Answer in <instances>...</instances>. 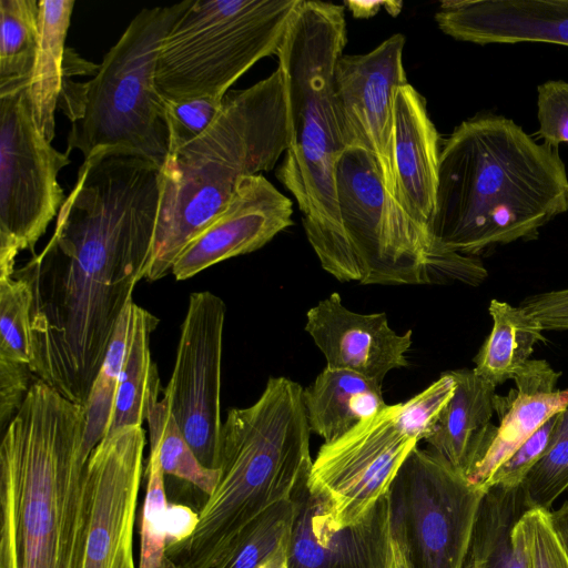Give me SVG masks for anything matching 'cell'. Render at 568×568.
<instances>
[{"instance_id":"cell-1","label":"cell","mask_w":568,"mask_h":568,"mask_svg":"<svg viewBox=\"0 0 568 568\" xmlns=\"http://www.w3.org/2000/svg\"><path fill=\"white\" fill-rule=\"evenodd\" d=\"M161 169L101 150L83 160L44 248L13 275L29 282L31 368L85 406L118 321L149 264Z\"/></svg>"},{"instance_id":"cell-2","label":"cell","mask_w":568,"mask_h":568,"mask_svg":"<svg viewBox=\"0 0 568 568\" xmlns=\"http://www.w3.org/2000/svg\"><path fill=\"white\" fill-rule=\"evenodd\" d=\"M567 210L568 176L558 148L537 143L513 120L478 114L440 146L428 223L438 248L474 256L535 239Z\"/></svg>"},{"instance_id":"cell-3","label":"cell","mask_w":568,"mask_h":568,"mask_svg":"<svg viewBox=\"0 0 568 568\" xmlns=\"http://www.w3.org/2000/svg\"><path fill=\"white\" fill-rule=\"evenodd\" d=\"M85 409L37 379L0 445V568H83Z\"/></svg>"},{"instance_id":"cell-4","label":"cell","mask_w":568,"mask_h":568,"mask_svg":"<svg viewBox=\"0 0 568 568\" xmlns=\"http://www.w3.org/2000/svg\"><path fill=\"white\" fill-rule=\"evenodd\" d=\"M303 387L270 377L260 398L232 408L222 425L219 480L194 534L166 548L173 568H217L242 532L275 504L292 498L312 467Z\"/></svg>"},{"instance_id":"cell-5","label":"cell","mask_w":568,"mask_h":568,"mask_svg":"<svg viewBox=\"0 0 568 568\" xmlns=\"http://www.w3.org/2000/svg\"><path fill=\"white\" fill-rule=\"evenodd\" d=\"M346 44L344 7L302 0L277 49L287 148L276 176L295 197L320 264L333 272L343 251L336 166L345 150L334 92Z\"/></svg>"},{"instance_id":"cell-6","label":"cell","mask_w":568,"mask_h":568,"mask_svg":"<svg viewBox=\"0 0 568 568\" xmlns=\"http://www.w3.org/2000/svg\"><path fill=\"white\" fill-rule=\"evenodd\" d=\"M287 148L286 102L278 68L229 91L211 126L161 168L158 222L144 278L153 282L227 206L240 183L274 169Z\"/></svg>"},{"instance_id":"cell-7","label":"cell","mask_w":568,"mask_h":568,"mask_svg":"<svg viewBox=\"0 0 568 568\" xmlns=\"http://www.w3.org/2000/svg\"><path fill=\"white\" fill-rule=\"evenodd\" d=\"M194 0L143 8L104 54L94 78L77 83L63 78L59 103L71 122L67 152L83 159L119 149L162 168L169 155V131L155 72L161 43Z\"/></svg>"},{"instance_id":"cell-8","label":"cell","mask_w":568,"mask_h":568,"mask_svg":"<svg viewBox=\"0 0 568 568\" xmlns=\"http://www.w3.org/2000/svg\"><path fill=\"white\" fill-rule=\"evenodd\" d=\"M343 251L331 273L363 285L481 284L488 273L469 255L443 251L386 190L373 158L345 148L336 166Z\"/></svg>"},{"instance_id":"cell-9","label":"cell","mask_w":568,"mask_h":568,"mask_svg":"<svg viewBox=\"0 0 568 568\" xmlns=\"http://www.w3.org/2000/svg\"><path fill=\"white\" fill-rule=\"evenodd\" d=\"M302 0H194L164 37L155 84L168 100L215 98L276 54Z\"/></svg>"},{"instance_id":"cell-10","label":"cell","mask_w":568,"mask_h":568,"mask_svg":"<svg viewBox=\"0 0 568 568\" xmlns=\"http://www.w3.org/2000/svg\"><path fill=\"white\" fill-rule=\"evenodd\" d=\"M485 491L416 447L387 494L389 531L406 568H463Z\"/></svg>"},{"instance_id":"cell-11","label":"cell","mask_w":568,"mask_h":568,"mask_svg":"<svg viewBox=\"0 0 568 568\" xmlns=\"http://www.w3.org/2000/svg\"><path fill=\"white\" fill-rule=\"evenodd\" d=\"M27 89L0 98V278L13 276L18 254L33 252L67 199L58 174L70 153L40 133Z\"/></svg>"},{"instance_id":"cell-12","label":"cell","mask_w":568,"mask_h":568,"mask_svg":"<svg viewBox=\"0 0 568 568\" xmlns=\"http://www.w3.org/2000/svg\"><path fill=\"white\" fill-rule=\"evenodd\" d=\"M387 405L337 439L324 443L312 463L307 487L338 527L354 525L386 496L418 439Z\"/></svg>"},{"instance_id":"cell-13","label":"cell","mask_w":568,"mask_h":568,"mask_svg":"<svg viewBox=\"0 0 568 568\" xmlns=\"http://www.w3.org/2000/svg\"><path fill=\"white\" fill-rule=\"evenodd\" d=\"M226 307L210 291L192 293L163 397L200 462L217 469L221 371Z\"/></svg>"},{"instance_id":"cell-14","label":"cell","mask_w":568,"mask_h":568,"mask_svg":"<svg viewBox=\"0 0 568 568\" xmlns=\"http://www.w3.org/2000/svg\"><path fill=\"white\" fill-rule=\"evenodd\" d=\"M404 45L405 37L393 34L367 53L343 54L334 73L336 110L345 146L361 148L373 158L395 201L393 112L395 94L407 83Z\"/></svg>"},{"instance_id":"cell-15","label":"cell","mask_w":568,"mask_h":568,"mask_svg":"<svg viewBox=\"0 0 568 568\" xmlns=\"http://www.w3.org/2000/svg\"><path fill=\"white\" fill-rule=\"evenodd\" d=\"M145 430L124 426L92 450L91 511L83 568H135L133 529L143 471Z\"/></svg>"},{"instance_id":"cell-16","label":"cell","mask_w":568,"mask_h":568,"mask_svg":"<svg viewBox=\"0 0 568 568\" xmlns=\"http://www.w3.org/2000/svg\"><path fill=\"white\" fill-rule=\"evenodd\" d=\"M295 518L288 568H394L388 505L383 497L358 523L338 527L322 501L302 483L292 495Z\"/></svg>"},{"instance_id":"cell-17","label":"cell","mask_w":568,"mask_h":568,"mask_svg":"<svg viewBox=\"0 0 568 568\" xmlns=\"http://www.w3.org/2000/svg\"><path fill=\"white\" fill-rule=\"evenodd\" d=\"M292 215V201L266 178H245L225 210L181 251L171 273L184 281L227 258L254 252L291 226Z\"/></svg>"},{"instance_id":"cell-18","label":"cell","mask_w":568,"mask_h":568,"mask_svg":"<svg viewBox=\"0 0 568 568\" xmlns=\"http://www.w3.org/2000/svg\"><path fill=\"white\" fill-rule=\"evenodd\" d=\"M305 331L326 359V366L347 369L382 386L386 375L408 365L412 329L397 334L385 313L348 310L332 293L306 313Z\"/></svg>"},{"instance_id":"cell-19","label":"cell","mask_w":568,"mask_h":568,"mask_svg":"<svg viewBox=\"0 0 568 568\" xmlns=\"http://www.w3.org/2000/svg\"><path fill=\"white\" fill-rule=\"evenodd\" d=\"M435 20L459 41L568 45V0H446Z\"/></svg>"},{"instance_id":"cell-20","label":"cell","mask_w":568,"mask_h":568,"mask_svg":"<svg viewBox=\"0 0 568 568\" xmlns=\"http://www.w3.org/2000/svg\"><path fill=\"white\" fill-rule=\"evenodd\" d=\"M439 151L425 99L410 84L402 85L395 94L392 132L396 201L427 229L435 206Z\"/></svg>"},{"instance_id":"cell-21","label":"cell","mask_w":568,"mask_h":568,"mask_svg":"<svg viewBox=\"0 0 568 568\" xmlns=\"http://www.w3.org/2000/svg\"><path fill=\"white\" fill-rule=\"evenodd\" d=\"M561 373L545 359H529L515 375V388L496 397L500 424L481 459L466 478L486 491L494 471L549 418L568 405V389H556Z\"/></svg>"},{"instance_id":"cell-22","label":"cell","mask_w":568,"mask_h":568,"mask_svg":"<svg viewBox=\"0 0 568 568\" xmlns=\"http://www.w3.org/2000/svg\"><path fill=\"white\" fill-rule=\"evenodd\" d=\"M450 373L455 392L425 442L427 449L466 477L486 453L497 428L491 424L496 386L474 369Z\"/></svg>"},{"instance_id":"cell-23","label":"cell","mask_w":568,"mask_h":568,"mask_svg":"<svg viewBox=\"0 0 568 568\" xmlns=\"http://www.w3.org/2000/svg\"><path fill=\"white\" fill-rule=\"evenodd\" d=\"M528 510L521 486L489 487L477 513L463 568H529L520 523Z\"/></svg>"},{"instance_id":"cell-24","label":"cell","mask_w":568,"mask_h":568,"mask_svg":"<svg viewBox=\"0 0 568 568\" xmlns=\"http://www.w3.org/2000/svg\"><path fill=\"white\" fill-rule=\"evenodd\" d=\"M303 400L311 432L324 443L337 439L387 406L381 385L327 366L303 388Z\"/></svg>"},{"instance_id":"cell-25","label":"cell","mask_w":568,"mask_h":568,"mask_svg":"<svg viewBox=\"0 0 568 568\" xmlns=\"http://www.w3.org/2000/svg\"><path fill=\"white\" fill-rule=\"evenodd\" d=\"M74 1H39V43L28 87L32 118L40 133L52 142L55 109L63 85L65 38Z\"/></svg>"},{"instance_id":"cell-26","label":"cell","mask_w":568,"mask_h":568,"mask_svg":"<svg viewBox=\"0 0 568 568\" xmlns=\"http://www.w3.org/2000/svg\"><path fill=\"white\" fill-rule=\"evenodd\" d=\"M159 318L134 303L128 348L105 435L124 426H142L159 402L161 381L150 351Z\"/></svg>"},{"instance_id":"cell-27","label":"cell","mask_w":568,"mask_h":568,"mask_svg":"<svg viewBox=\"0 0 568 568\" xmlns=\"http://www.w3.org/2000/svg\"><path fill=\"white\" fill-rule=\"evenodd\" d=\"M493 329L474 357V372L496 387L527 364L544 331L519 305L491 300Z\"/></svg>"},{"instance_id":"cell-28","label":"cell","mask_w":568,"mask_h":568,"mask_svg":"<svg viewBox=\"0 0 568 568\" xmlns=\"http://www.w3.org/2000/svg\"><path fill=\"white\" fill-rule=\"evenodd\" d=\"M39 1L0 0V98L29 87L39 43Z\"/></svg>"},{"instance_id":"cell-29","label":"cell","mask_w":568,"mask_h":568,"mask_svg":"<svg viewBox=\"0 0 568 568\" xmlns=\"http://www.w3.org/2000/svg\"><path fill=\"white\" fill-rule=\"evenodd\" d=\"M146 423L150 449L158 452L164 475L183 479L206 496L211 495L219 480V469L209 468L200 462L164 397L150 410Z\"/></svg>"},{"instance_id":"cell-30","label":"cell","mask_w":568,"mask_h":568,"mask_svg":"<svg viewBox=\"0 0 568 568\" xmlns=\"http://www.w3.org/2000/svg\"><path fill=\"white\" fill-rule=\"evenodd\" d=\"M134 302L131 301L123 310L111 344L93 381L84 406L85 430L83 450L90 456L94 447L105 436L119 386L133 318Z\"/></svg>"},{"instance_id":"cell-31","label":"cell","mask_w":568,"mask_h":568,"mask_svg":"<svg viewBox=\"0 0 568 568\" xmlns=\"http://www.w3.org/2000/svg\"><path fill=\"white\" fill-rule=\"evenodd\" d=\"M294 518L292 498L275 504L247 526L217 568H264L286 555Z\"/></svg>"},{"instance_id":"cell-32","label":"cell","mask_w":568,"mask_h":568,"mask_svg":"<svg viewBox=\"0 0 568 568\" xmlns=\"http://www.w3.org/2000/svg\"><path fill=\"white\" fill-rule=\"evenodd\" d=\"M529 509L550 511L568 488V405L557 415L548 446L520 485Z\"/></svg>"},{"instance_id":"cell-33","label":"cell","mask_w":568,"mask_h":568,"mask_svg":"<svg viewBox=\"0 0 568 568\" xmlns=\"http://www.w3.org/2000/svg\"><path fill=\"white\" fill-rule=\"evenodd\" d=\"M31 305L28 281L14 275L0 278V363L31 364Z\"/></svg>"},{"instance_id":"cell-34","label":"cell","mask_w":568,"mask_h":568,"mask_svg":"<svg viewBox=\"0 0 568 568\" xmlns=\"http://www.w3.org/2000/svg\"><path fill=\"white\" fill-rule=\"evenodd\" d=\"M146 470L148 481L141 523L139 568H165L168 501L164 473L155 449H150Z\"/></svg>"},{"instance_id":"cell-35","label":"cell","mask_w":568,"mask_h":568,"mask_svg":"<svg viewBox=\"0 0 568 568\" xmlns=\"http://www.w3.org/2000/svg\"><path fill=\"white\" fill-rule=\"evenodd\" d=\"M163 102L170 155L194 141L211 126L221 112L223 100L210 97L187 100L163 98Z\"/></svg>"},{"instance_id":"cell-36","label":"cell","mask_w":568,"mask_h":568,"mask_svg":"<svg viewBox=\"0 0 568 568\" xmlns=\"http://www.w3.org/2000/svg\"><path fill=\"white\" fill-rule=\"evenodd\" d=\"M455 387L456 383L449 371L443 373L419 394L404 403H398L400 425L416 439L425 440L453 396Z\"/></svg>"},{"instance_id":"cell-37","label":"cell","mask_w":568,"mask_h":568,"mask_svg":"<svg viewBox=\"0 0 568 568\" xmlns=\"http://www.w3.org/2000/svg\"><path fill=\"white\" fill-rule=\"evenodd\" d=\"M520 523L528 549L529 568H568V558L551 527L549 510L529 509Z\"/></svg>"},{"instance_id":"cell-38","label":"cell","mask_w":568,"mask_h":568,"mask_svg":"<svg viewBox=\"0 0 568 568\" xmlns=\"http://www.w3.org/2000/svg\"><path fill=\"white\" fill-rule=\"evenodd\" d=\"M557 415L549 418L494 471L486 490L491 486L515 488L523 484L530 469L545 453L557 422Z\"/></svg>"},{"instance_id":"cell-39","label":"cell","mask_w":568,"mask_h":568,"mask_svg":"<svg viewBox=\"0 0 568 568\" xmlns=\"http://www.w3.org/2000/svg\"><path fill=\"white\" fill-rule=\"evenodd\" d=\"M537 105V135L555 148L568 143V82L556 80L539 85Z\"/></svg>"},{"instance_id":"cell-40","label":"cell","mask_w":568,"mask_h":568,"mask_svg":"<svg viewBox=\"0 0 568 568\" xmlns=\"http://www.w3.org/2000/svg\"><path fill=\"white\" fill-rule=\"evenodd\" d=\"M519 306L544 332L568 329V288L528 296Z\"/></svg>"},{"instance_id":"cell-41","label":"cell","mask_w":568,"mask_h":568,"mask_svg":"<svg viewBox=\"0 0 568 568\" xmlns=\"http://www.w3.org/2000/svg\"><path fill=\"white\" fill-rule=\"evenodd\" d=\"M197 523L199 514H195L190 507L180 504H168V547L189 539L194 534Z\"/></svg>"},{"instance_id":"cell-42","label":"cell","mask_w":568,"mask_h":568,"mask_svg":"<svg viewBox=\"0 0 568 568\" xmlns=\"http://www.w3.org/2000/svg\"><path fill=\"white\" fill-rule=\"evenodd\" d=\"M549 519L554 532L568 558V501L555 510L549 511Z\"/></svg>"},{"instance_id":"cell-43","label":"cell","mask_w":568,"mask_h":568,"mask_svg":"<svg viewBox=\"0 0 568 568\" xmlns=\"http://www.w3.org/2000/svg\"><path fill=\"white\" fill-rule=\"evenodd\" d=\"M165 568H173V566L171 565V562L168 559L165 561Z\"/></svg>"}]
</instances>
